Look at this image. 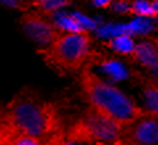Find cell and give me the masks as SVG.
Instances as JSON below:
<instances>
[{"label": "cell", "instance_id": "obj_1", "mask_svg": "<svg viewBox=\"0 0 158 145\" xmlns=\"http://www.w3.org/2000/svg\"><path fill=\"white\" fill-rule=\"evenodd\" d=\"M65 131L54 103L42 100L29 90H23L3 108L0 133L25 134L42 145H63Z\"/></svg>", "mask_w": 158, "mask_h": 145}, {"label": "cell", "instance_id": "obj_2", "mask_svg": "<svg viewBox=\"0 0 158 145\" xmlns=\"http://www.w3.org/2000/svg\"><path fill=\"white\" fill-rule=\"evenodd\" d=\"M79 84L88 107L115 124L121 132L140 119L150 116L145 108L138 107L129 96L103 81L90 67L81 70Z\"/></svg>", "mask_w": 158, "mask_h": 145}, {"label": "cell", "instance_id": "obj_3", "mask_svg": "<svg viewBox=\"0 0 158 145\" xmlns=\"http://www.w3.org/2000/svg\"><path fill=\"white\" fill-rule=\"evenodd\" d=\"M91 38L87 32L61 34L53 44L37 52L54 71L59 74L82 70L90 57Z\"/></svg>", "mask_w": 158, "mask_h": 145}, {"label": "cell", "instance_id": "obj_4", "mask_svg": "<svg viewBox=\"0 0 158 145\" xmlns=\"http://www.w3.org/2000/svg\"><path fill=\"white\" fill-rule=\"evenodd\" d=\"M121 137V129L88 107L87 111L66 128L63 145H113Z\"/></svg>", "mask_w": 158, "mask_h": 145}, {"label": "cell", "instance_id": "obj_5", "mask_svg": "<svg viewBox=\"0 0 158 145\" xmlns=\"http://www.w3.org/2000/svg\"><path fill=\"white\" fill-rule=\"evenodd\" d=\"M21 27L27 36L42 48L49 46L62 34L56 25L48 23L45 19L36 13L24 15L21 17Z\"/></svg>", "mask_w": 158, "mask_h": 145}, {"label": "cell", "instance_id": "obj_6", "mask_svg": "<svg viewBox=\"0 0 158 145\" xmlns=\"http://www.w3.org/2000/svg\"><path fill=\"white\" fill-rule=\"evenodd\" d=\"M121 140L131 145H158V119L145 116L121 132Z\"/></svg>", "mask_w": 158, "mask_h": 145}, {"label": "cell", "instance_id": "obj_7", "mask_svg": "<svg viewBox=\"0 0 158 145\" xmlns=\"http://www.w3.org/2000/svg\"><path fill=\"white\" fill-rule=\"evenodd\" d=\"M132 58L146 69L158 67V46L153 42H140L137 44Z\"/></svg>", "mask_w": 158, "mask_h": 145}, {"label": "cell", "instance_id": "obj_8", "mask_svg": "<svg viewBox=\"0 0 158 145\" xmlns=\"http://www.w3.org/2000/svg\"><path fill=\"white\" fill-rule=\"evenodd\" d=\"M141 90L146 104L145 109L150 116L158 119V82L153 79H142Z\"/></svg>", "mask_w": 158, "mask_h": 145}, {"label": "cell", "instance_id": "obj_9", "mask_svg": "<svg viewBox=\"0 0 158 145\" xmlns=\"http://www.w3.org/2000/svg\"><path fill=\"white\" fill-rule=\"evenodd\" d=\"M57 28L59 31H66L67 33H83L86 29L83 28V20L78 15H58L57 16Z\"/></svg>", "mask_w": 158, "mask_h": 145}, {"label": "cell", "instance_id": "obj_10", "mask_svg": "<svg viewBox=\"0 0 158 145\" xmlns=\"http://www.w3.org/2000/svg\"><path fill=\"white\" fill-rule=\"evenodd\" d=\"M108 48H111L113 52H116L118 54H123V56H131L135 53L136 46L135 41L128 36V34H120V36L113 37L110 42L107 44Z\"/></svg>", "mask_w": 158, "mask_h": 145}, {"label": "cell", "instance_id": "obj_11", "mask_svg": "<svg viewBox=\"0 0 158 145\" xmlns=\"http://www.w3.org/2000/svg\"><path fill=\"white\" fill-rule=\"evenodd\" d=\"M131 13H135L140 17H158L154 11L152 2L148 0H136L131 6Z\"/></svg>", "mask_w": 158, "mask_h": 145}, {"label": "cell", "instance_id": "obj_12", "mask_svg": "<svg viewBox=\"0 0 158 145\" xmlns=\"http://www.w3.org/2000/svg\"><path fill=\"white\" fill-rule=\"evenodd\" d=\"M102 67L106 70V71L110 74L112 77H116V78H124L127 75V71L124 70V67L121 66L118 62L116 61H104L102 62Z\"/></svg>", "mask_w": 158, "mask_h": 145}, {"label": "cell", "instance_id": "obj_13", "mask_svg": "<svg viewBox=\"0 0 158 145\" xmlns=\"http://www.w3.org/2000/svg\"><path fill=\"white\" fill-rule=\"evenodd\" d=\"M36 2H38L46 11H54V9L62 7L63 4H66L67 0H36Z\"/></svg>", "mask_w": 158, "mask_h": 145}, {"label": "cell", "instance_id": "obj_14", "mask_svg": "<svg viewBox=\"0 0 158 145\" xmlns=\"http://www.w3.org/2000/svg\"><path fill=\"white\" fill-rule=\"evenodd\" d=\"M92 4L95 7H99V8H106V7H110L112 0H91Z\"/></svg>", "mask_w": 158, "mask_h": 145}, {"label": "cell", "instance_id": "obj_15", "mask_svg": "<svg viewBox=\"0 0 158 145\" xmlns=\"http://www.w3.org/2000/svg\"><path fill=\"white\" fill-rule=\"evenodd\" d=\"M4 6L11 8H20L21 7V0H2Z\"/></svg>", "mask_w": 158, "mask_h": 145}, {"label": "cell", "instance_id": "obj_16", "mask_svg": "<svg viewBox=\"0 0 158 145\" xmlns=\"http://www.w3.org/2000/svg\"><path fill=\"white\" fill-rule=\"evenodd\" d=\"M113 145H131V144H128V143H125V141H124V140L118 139V140H117V141H116L115 144H113Z\"/></svg>", "mask_w": 158, "mask_h": 145}, {"label": "cell", "instance_id": "obj_17", "mask_svg": "<svg viewBox=\"0 0 158 145\" xmlns=\"http://www.w3.org/2000/svg\"><path fill=\"white\" fill-rule=\"evenodd\" d=\"M153 3V7H154V11L157 13V16H158V0H154V2H152Z\"/></svg>", "mask_w": 158, "mask_h": 145}, {"label": "cell", "instance_id": "obj_18", "mask_svg": "<svg viewBox=\"0 0 158 145\" xmlns=\"http://www.w3.org/2000/svg\"><path fill=\"white\" fill-rule=\"evenodd\" d=\"M70 145H88V144H70Z\"/></svg>", "mask_w": 158, "mask_h": 145}, {"label": "cell", "instance_id": "obj_19", "mask_svg": "<svg viewBox=\"0 0 158 145\" xmlns=\"http://www.w3.org/2000/svg\"><path fill=\"white\" fill-rule=\"evenodd\" d=\"M154 42L157 44V46H158V38H154Z\"/></svg>", "mask_w": 158, "mask_h": 145}]
</instances>
